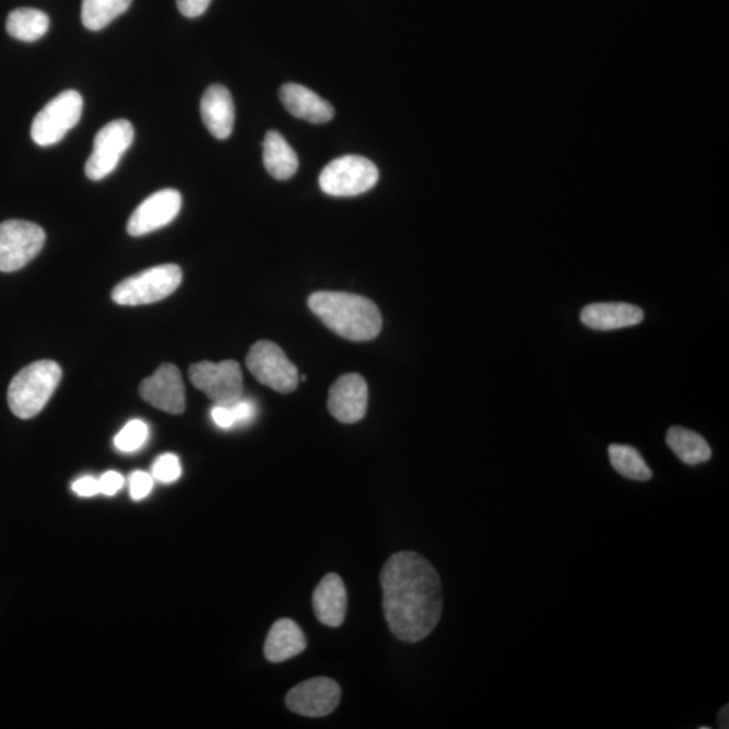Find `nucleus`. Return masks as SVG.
Wrapping results in <instances>:
<instances>
[{"instance_id":"a211bd4d","label":"nucleus","mask_w":729,"mask_h":729,"mask_svg":"<svg viewBox=\"0 0 729 729\" xmlns=\"http://www.w3.org/2000/svg\"><path fill=\"white\" fill-rule=\"evenodd\" d=\"M280 99L286 111L307 122L320 125L334 118V108L330 103L301 84H284L280 90Z\"/></svg>"},{"instance_id":"9d476101","label":"nucleus","mask_w":729,"mask_h":729,"mask_svg":"<svg viewBox=\"0 0 729 729\" xmlns=\"http://www.w3.org/2000/svg\"><path fill=\"white\" fill-rule=\"evenodd\" d=\"M133 141L134 128L129 120L117 119L103 126L95 136L94 149L85 164L89 179L99 181L113 174Z\"/></svg>"},{"instance_id":"2f4dec72","label":"nucleus","mask_w":729,"mask_h":729,"mask_svg":"<svg viewBox=\"0 0 729 729\" xmlns=\"http://www.w3.org/2000/svg\"><path fill=\"white\" fill-rule=\"evenodd\" d=\"M237 426L252 421L256 416V405L250 400L240 398L232 404Z\"/></svg>"},{"instance_id":"a878e982","label":"nucleus","mask_w":729,"mask_h":729,"mask_svg":"<svg viewBox=\"0 0 729 729\" xmlns=\"http://www.w3.org/2000/svg\"><path fill=\"white\" fill-rule=\"evenodd\" d=\"M153 479L161 484H172L181 478V463L179 457L166 452L160 456L153 463Z\"/></svg>"},{"instance_id":"dca6fc26","label":"nucleus","mask_w":729,"mask_h":729,"mask_svg":"<svg viewBox=\"0 0 729 729\" xmlns=\"http://www.w3.org/2000/svg\"><path fill=\"white\" fill-rule=\"evenodd\" d=\"M313 607L321 624L337 628L346 618L348 595L342 578L336 573L327 574L313 596Z\"/></svg>"},{"instance_id":"20e7f679","label":"nucleus","mask_w":729,"mask_h":729,"mask_svg":"<svg viewBox=\"0 0 729 729\" xmlns=\"http://www.w3.org/2000/svg\"><path fill=\"white\" fill-rule=\"evenodd\" d=\"M181 281V268L175 263H165L120 281L113 290L111 297L119 306H145L174 294Z\"/></svg>"},{"instance_id":"393cba45","label":"nucleus","mask_w":729,"mask_h":729,"mask_svg":"<svg viewBox=\"0 0 729 729\" xmlns=\"http://www.w3.org/2000/svg\"><path fill=\"white\" fill-rule=\"evenodd\" d=\"M149 438V426L145 422L130 421L126 426L120 430L117 436H115L114 445L119 451L122 452H134L140 450L143 445L146 444Z\"/></svg>"},{"instance_id":"2eb2a0df","label":"nucleus","mask_w":729,"mask_h":729,"mask_svg":"<svg viewBox=\"0 0 729 729\" xmlns=\"http://www.w3.org/2000/svg\"><path fill=\"white\" fill-rule=\"evenodd\" d=\"M200 113L207 130L217 140H226L233 133L235 108L232 94L221 84L205 90L200 102Z\"/></svg>"},{"instance_id":"f8f14e48","label":"nucleus","mask_w":729,"mask_h":729,"mask_svg":"<svg viewBox=\"0 0 729 729\" xmlns=\"http://www.w3.org/2000/svg\"><path fill=\"white\" fill-rule=\"evenodd\" d=\"M181 195L176 189H161L137 207L129 217L128 233L142 237L168 226L181 210Z\"/></svg>"},{"instance_id":"1a4fd4ad","label":"nucleus","mask_w":729,"mask_h":729,"mask_svg":"<svg viewBox=\"0 0 729 729\" xmlns=\"http://www.w3.org/2000/svg\"><path fill=\"white\" fill-rule=\"evenodd\" d=\"M189 378L216 405H230L244 398V376L237 361H202L189 367Z\"/></svg>"},{"instance_id":"6e6552de","label":"nucleus","mask_w":729,"mask_h":729,"mask_svg":"<svg viewBox=\"0 0 729 729\" xmlns=\"http://www.w3.org/2000/svg\"><path fill=\"white\" fill-rule=\"evenodd\" d=\"M246 365L262 386L275 392H294L301 381L296 366L286 357L283 349L271 341L252 344Z\"/></svg>"},{"instance_id":"cd10ccee","label":"nucleus","mask_w":729,"mask_h":729,"mask_svg":"<svg viewBox=\"0 0 729 729\" xmlns=\"http://www.w3.org/2000/svg\"><path fill=\"white\" fill-rule=\"evenodd\" d=\"M212 421L216 424L217 427L223 430H230L237 426V421H235V415L232 404L230 405H216L212 407L211 411Z\"/></svg>"},{"instance_id":"ddd939ff","label":"nucleus","mask_w":729,"mask_h":729,"mask_svg":"<svg viewBox=\"0 0 729 729\" xmlns=\"http://www.w3.org/2000/svg\"><path fill=\"white\" fill-rule=\"evenodd\" d=\"M140 395L146 403L172 415H180L186 411V388L181 373L174 364H164L143 380Z\"/></svg>"},{"instance_id":"aec40b11","label":"nucleus","mask_w":729,"mask_h":729,"mask_svg":"<svg viewBox=\"0 0 729 729\" xmlns=\"http://www.w3.org/2000/svg\"><path fill=\"white\" fill-rule=\"evenodd\" d=\"M263 165L278 180H289L298 168L297 154L278 131H269L262 143Z\"/></svg>"},{"instance_id":"f3484780","label":"nucleus","mask_w":729,"mask_h":729,"mask_svg":"<svg viewBox=\"0 0 729 729\" xmlns=\"http://www.w3.org/2000/svg\"><path fill=\"white\" fill-rule=\"evenodd\" d=\"M645 313L628 303H595L581 311L583 325L597 331H612L642 324Z\"/></svg>"},{"instance_id":"c756f323","label":"nucleus","mask_w":729,"mask_h":729,"mask_svg":"<svg viewBox=\"0 0 729 729\" xmlns=\"http://www.w3.org/2000/svg\"><path fill=\"white\" fill-rule=\"evenodd\" d=\"M101 493L105 496H115L125 485L124 475L118 472H107L99 479Z\"/></svg>"},{"instance_id":"39448f33","label":"nucleus","mask_w":729,"mask_h":729,"mask_svg":"<svg viewBox=\"0 0 729 729\" xmlns=\"http://www.w3.org/2000/svg\"><path fill=\"white\" fill-rule=\"evenodd\" d=\"M378 177L377 166L371 160L343 156L326 165L319 176V186L330 197H357L375 187Z\"/></svg>"},{"instance_id":"412c9836","label":"nucleus","mask_w":729,"mask_h":729,"mask_svg":"<svg viewBox=\"0 0 729 729\" xmlns=\"http://www.w3.org/2000/svg\"><path fill=\"white\" fill-rule=\"evenodd\" d=\"M666 442H668L670 450L681 459V462L691 465V467L708 462L712 457L708 442L692 430L671 427Z\"/></svg>"},{"instance_id":"f257e3e1","label":"nucleus","mask_w":729,"mask_h":729,"mask_svg":"<svg viewBox=\"0 0 729 729\" xmlns=\"http://www.w3.org/2000/svg\"><path fill=\"white\" fill-rule=\"evenodd\" d=\"M383 608L392 634L401 642L427 638L444 611V593L438 572L413 551L396 553L380 576Z\"/></svg>"},{"instance_id":"473e14b6","label":"nucleus","mask_w":729,"mask_h":729,"mask_svg":"<svg viewBox=\"0 0 729 729\" xmlns=\"http://www.w3.org/2000/svg\"><path fill=\"white\" fill-rule=\"evenodd\" d=\"M728 708H729L728 705H726L725 708H721V710L719 712V715H717V722H719V728H721V729L729 728V726H728V722H729L728 721V716H729Z\"/></svg>"},{"instance_id":"f03ea898","label":"nucleus","mask_w":729,"mask_h":729,"mask_svg":"<svg viewBox=\"0 0 729 729\" xmlns=\"http://www.w3.org/2000/svg\"><path fill=\"white\" fill-rule=\"evenodd\" d=\"M308 306L332 332L354 342L371 341L380 334L383 318L375 303L346 292H317Z\"/></svg>"},{"instance_id":"9b49d317","label":"nucleus","mask_w":729,"mask_h":729,"mask_svg":"<svg viewBox=\"0 0 729 729\" xmlns=\"http://www.w3.org/2000/svg\"><path fill=\"white\" fill-rule=\"evenodd\" d=\"M341 687L334 680L319 677L302 682L286 694L285 704L295 714L306 717H324L340 705Z\"/></svg>"},{"instance_id":"423d86ee","label":"nucleus","mask_w":729,"mask_h":729,"mask_svg":"<svg viewBox=\"0 0 729 729\" xmlns=\"http://www.w3.org/2000/svg\"><path fill=\"white\" fill-rule=\"evenodd\" d=\"M83 106V97L78 91L61 92L34 118L31 130L33 141L39 146L59 143L79 124Z\"/></svg>"},{"instance_id":"0eeeda50","label":"nucleus","mask_w":729,"mask_h":729,"mask_svg":"<svg viewBox=\"0 0 729 729\" xmlns=\"http://www.w3.org/2000/svg\"><path fill=\"white\" fill-rule=\"evenodd\" d=\"M42 226L27 221L0 223V272L11 273L25 268L45 245Z\"/></svg>"},{"instance_id":"7ed1b4c3","label":"nucleus","mask_w":729,"mask_h":729,"mask_svg":"<svg viewBox=\"0 0 729 729\" xmlns=\"http://www.w3.org/2000/svg\"><path fill=\"white\" fill-rule=\"evenodd\" d=\"M61 377V366L55 361H37L23 367L10 383L8 401L11 412L20 419L37 416L59 387Z\"/></svg>"},{"instance_id":"c85d7f7f","label":"nucleus","mask_w":729,"mask_h":729,"mask_svg":"<svg viewBox=\"0 0 729 729\" xmlns=\"http://www.w3.org/2000/svg\"><path fill=\"white\" fill-rule=\"evenodd\" d=\"M72 491L80 497L96 496L101 493V482L92 475H85L73 482Z\"/></svg>"},{"instance_id":"bb28decb","label":"nucleus","mask_w":729,"mask_h":729,"mask_svg":"<svg viewBox=\"0 0 729 729\" xmlns=\"http://www.w3.org/2000/svg\"><path fill=\"white\" fill-rule=\"evenodd\" d=\"M153 484L154 479L152 474L141 472V470H137V472L131 473L129 480L131 498H133L136 502L143 501V498L151 495Z\"/></svg>"},{"instance_id":"5701e85b","label":"nucleus","mask_w":729,"mask_h":729,"mask_svg":"<svg viewBox=\"0 0 729 729\" xmlns=\"http://www.w3.org/2000/svg\"><path fill=\"white\" fill-rule=\"evenodd\" d=\"M133 0H83L82 22L89 31L99 32L102 28L124 14Z\"/></svg>"},{"instance_id":"6ab92c4d","label":"nucleus","mask_w":729,"mask_h":729,"mask_svg":"<svg viewBox=\"0 0 729 729\" xmlns=\"http://www.w3.org/2000/svg\"><path fill=\"white\" fill-rule=\"evenodd\" d=\"M306 647V636L294 620L280 619L269 631L263 654L269 662L281 663L298 656Z\"/></svg>"},{"instance_id":"4be33fe9","label":"nucleus","mask_w":729,"mask_h":729,"mask_svg":"<svg viewBox=\"0 0 729 729\" xmlns=\"http://www.w3.org/2000/svg\"><path fill=\"white\" fill-rule=\"evenodd\" d=\"M49 16L37 9H16L9 14L5 28L11 37L23 43H34L49 31Z\"/></svg>"},{"instance_id":"4468645a","label":"nucleus","mask_w":729,"mask_h":729,"mask_svg":"<svg viewBox=\"0 0 729 729\" xmlns=\"http://www.w3.org/2000/svg\"><path fill=\"white\" fill-rule=\"evenodd\" d=\"M367 410V384L357 373L341 376L332 384L329 393V411L342 423H357Z\"/></svg>"},{"instance_id":"b1692460","label":"nucleus","mask_w":729,"mask_h":729,"mask_svg":"<svg viewBox=\"0 0 729 729\" xmlns=\"http://www.w3.org/2000/svg\"><path fill=\"white\" fill-rule=\"evenodd\" d=\"M608 455L613 469L623 478L634 481H648L652 478L651 469L648 468L640 452L628 445H611Z\"/></svg>"},{"instance_id":"7c9ffc66","label":"nucleus","mask_w":729,"mask_h":729,"mask_svg":"<svg viewBox=\"0 0 729 729\" xmlns=\"http://www.w3.org/2000/svg\"><path fill=\"white\" fill-rule=\"evenodd\" d=\"M211 0H177V8L187 19H198L209 9Z\"/></svg>"}]
</instances>
